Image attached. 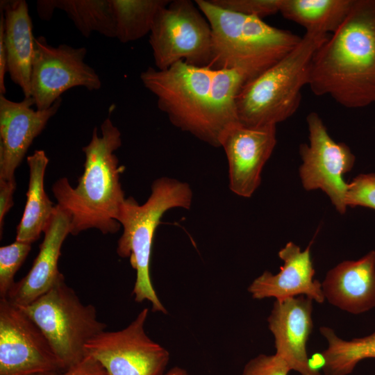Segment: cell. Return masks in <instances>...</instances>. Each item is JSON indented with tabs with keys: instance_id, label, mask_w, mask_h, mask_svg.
Segmentation results:
<instances>
[{
	"instance_id": "6",
	"label": "cell",
	"mask_w": 375,
	"mask_h": 375,
	"mask_svg": "<svg viewBox=\"0 0 375 375\" xmlns=\"http://www.w3.org/2000/svg\"><path fill=\"white\" fill-rule=\"evenodd\" d=\"M140 79L174 126L214 147H221L222 133L210 97V68L178 61L166 69L149 67Z\"/></svg>"
},
{
	"instance_id": "9",
	"label": "cell",
	"mask_w": 375,
	"mask_h": 375,
	"mask_svg": "<svg viewBox=\"0 0 375 375\" xmlns=\"http://www.w3.org/2000/svg\"><path fill=\"white\" fill-rule=\"evenodd\" d=\"M306 122L309 144L299 146L301 184L307 191L322 190L336 210L344 215L347 209L348 183L343 176L352 169L356 157L344 142H338L331 137L318 113L310 112Z\"/></svg>"
},
{
	"instance_id": "21",
	"label": "cell",
	"mask_w": 375,
	"mask_h": 375,
	"mask_svg": "<svg viewBox=\"0 0 375 375\" xmlns=\"http://www.w3.org/2000/svg\"><path fill=\"white\" fill-rule=\"evenodd\" d=\"M39 17L49 20L56 9L67 14L85 38L93 32L116 38L115 19L111 0H38Z\"/></svg>"
},
{
	"instance_id": "10",
	"label": "cell",
	"mask_w": 375,
	"mask_h": 375,
	"mask_svg": "<svg viewBox=\"0 0 375 375\" xmlns=\"http://www.w3.org/2000/svg\"><path fill=\"white\" fill-rule=\"evenodd\" d=\"M87 49L66 44H49L35 37L31 76V97L38 110L49 108L62 93L75 87L90 91L101 87V79L84 59Z\"/></svg>"
},
{
	"instance_id": "5",
	"label": "cell",
	"mask_w": 375,
	"mask_h": 375,
	"mask_svg": "<svg viewBox=\"0 0 375 375\" xmlns=\"http://www.w3.org/2000/svg\"><path fill=\"white\" fill-rule=\"evenodd\" d=\"M328 35L306 32L297 47L253 79L237 97L240 122L247 126L276 125L298 110L301 90L308 85L311 62Z\"/></svg>"
},
{
	"instance_id": "34",
	"label": "cell",
	"mask_w": 375,
	"mask_h": 375,
	"mask_svg": "<svg viewBox=\"0 0 375 375\" xmlns=\"http://www.w3.org/2000/svg\"><path fill=\"white\" fill-rule=\"evenodd\" d=\"M60 373L58 372H44V373H37V374H28V375H59Z\"/></svg>"
},
{
	"instance_id": "13",
	"label": "cell",
	"mask_w": 375,
	"mask_h": 375,
	"mask_svg": "<svg viewBox=\"0 0 375 375\" xmlns=\"http://www.w3.org/2000/svg\"><path fill=\"white\" fill-rule=\"evenodd\" d=\"M276 125L231 127L221 141L228 161L229 188L250 198L261 183L262 169L276 147Z\"/></svg>"
},
{
	"instance_id": "2",
	"label": "cell",
	"mask_w": 375,
	"mask_h": 375,
	"mask_svg": "<svg viewBox=\"0 0 375 375\" xmlns=\"http://www.w3.org/2000/svg\"><path fill=\"white\" fill-rule=\"evenodd\" d=\"M101 135L94 127L90 142L82 148L84 171L73 188L65 177L52 186L57 204L71 217V234L89 228L115 233L121 226L117 215L125 200L120 183L123 167L115 152L122 145V135L108 117L101 124Z\"/></svg>"
},
{
	"instance_id": "8",
	"label": "cell",
	"mask_w": 375,
	"mask_h": 375,
	"mask_svg": "<svg viewBox=\"0 0 375 375\" xmlns=\"http://www.w3.org/2000/svg\"><path fill=\"white\" fill-rule=\"evenodd\" d=\"M149 44L158 69L178 61L208 67L212 57V30L195 1L174 0L158 12Z\"/></svg>"
},
{
	"instance_id": "25",
	"label": "cell",
	"mask_w": 375,
	"mask_h": 375,
	"mask_svg": "<svg viewBox=\"0 0 375 375\" xmlns=\"http://www.w3.org/2000/svg\"><path fill=\"white\" fill-rule=\"evenodd\" d=\"M244 83V78L234 69H211L212 106L222 137L228 129L240 123L237 110V97Z\"/></svg>"
},
{
	"instance_id": "1",
	"label": "cell",
	"mask_w": 375,
	"mask_h": 375,
	"mask_svg": "<svg viewBox=\"0 0 375 375\" xmlns=\"http://www.w3.org/2000/svg\"><path fill=\"white\" fill-rule=\"evenodd\" d=\"M308 86L347 108L375 103V0H355L342 24L315 51Z\"/></svg>"
},
{
	"instance_id": "12",
	"label": "cell",
	"mask_w": 375,
	"mask_h": 375,
	"mask_svg": "<svg viewBox=\"0 0 375 375\" xmlns=\"http://www.w3.org/2000/svg\"><path fill=\"white\" fill-rule=\"evenodd\" d=\"M65 366L38 326L19 306L0 299V375L60 372Z\"/></svg>"
},
{
	"instance_id": "23",
	"label": "cell",
	"mask_w": 375,
	"mask_h": 375,
	"mask_svg": "<svg viewBox=\"0 0 375 375\" xmlns=\"http://www.w3.org/2000/svg\"><path fill=\"white\" fill-rule=\"evenodd\" d=\"M319 332L328 343L321 353L324 375H349L359 362L375 358V331L350 340L338 337L328 326H321Z\"/></svg>"
},
{
	"instance_id": "11",
	"label": "cell",
	"mask_w": 375,
	"mask_h": 375,
	"mask_svg": "<svg viewBox=\"0 0 375 375\" xmlns=\"http://www.w3.org/2000/svg\"><path fill=\"white\" fill-rule=\"evenodd\" d=\"M149 309L143 308L126 327L104 331L85 347L109 375H162L169 360L167 350L146 333Z\"/></svg>"
},
{
	"instance_id": "20",
	"label": "cell",
	"mask_w": 375,
	"mask_h": 375,
	"mask_svg": "<svg viewBox=\"0 0 375 375\" xmlns=\"http://www.w3.org/2000/svg\"><path fill=\"white\" fill-rule=\"evenodd\" d=\"M26 161L29 167L28 188L15 240L32 244L44 232L56 205L53 206L44 191V174L49 163L44 151L35 150L27 157Z\"/></svg>"
},
{
	"instance_id": "29",
	"label": "cell",
	"mask_w": 375,
	"mask_h": 375,
	"mask_svg": "<svg viewBox=\"0 0 375 375\" xmlns=\"http://www.w3.org/2000/svg\"><path fill=\"white\" fill-rule=\"evenodd\" d=\"M290 371L287 363L276 354H260L245 365L242 375H288Z\"/></svg>"
},
{
	"instance_id": "33",
	"label": "cell",
	"mask_w": 375,
	"mask_h": 375,
	"mask_svg": "<svg viewBox=\"0 0 375 375\" xmlns=\"http://www.w3.org/2000/svg\"><path fill=\"white\" fill-rule=\"evenodd\" d=\"M162 375H190L184 369L174 367Z\"/></svg>"
},
{
	"instance_id": "30",
	"label": "cell",
	"mask_w": 375,
	"mask_h": 375,
	"mask_svg": "<svg viewBox=\"0 0 375 375\" xmlns=\"http://www.w3.org/2000/svg\"><path fill=\"white\" fill-rule=\"evenodd\" d=\"M59 375H109L103 365L92 356H86L78 363L64 370Z\"/></svg>"
},
{
	"instance_id": "24",
	"label": "cell",
	"mask_w": 375,
	"mask_h": 375,
	"mask_svg": "<svg viewBox=\"0 0 375 375\" xmlns=\"http://www.w3.org/2000/svg\"><path fill=\"white\" fill-rule=\"evenodd\" d=\"M169 0H111L116 38L122 43L133 42L150 33L158 12Z\"/></svg>"
},
{
	"instance_id": "26",
	"label": "cell",
	"mask_w": 375,
	"mask_h": 375,
	"mask_svg": "<svg viewBox=\"0 0 375 375\" xmlns=\"http://www.w3.org/2000/svg\"><path fill=\"white\" fill-rule=\"evenodd\" d=\"M31 249V244L15 240L0 247V297L6 298L15 284L17 270L26 260Z\"/></svg>"
},
{
	"instance_id": "4",
	"label": "cell",
	"mask_w": 375,
	"mask_h": 375,
	"mask_svg": "<svg viewBox=\"0 0 375 375\" xmlns=\"http://www.w3.org/2000/svg\"><path fill=\"white\" fill-rule=\"evenodd\" d=\"M192 197L188 183L162 176L152 183L150 196L145 203L140 205L133 197H129L120 206L117 219L123 227V233L117 242V253L122 258H129L136 272L132 292L135 301H149L153 312H167L154 290L150 276L156 229L167 210L175 208L189 209Z\"/></svg>"
},
{
	"instance_id": "27",
	"label": "cell",
	"mask_w": 375,
	"mask_h": 375,
	"mask_svg": "<svg viewBox=\"0 0 375 375\" xmlns=\"http://www.w3.org/2000/svg\"><path fill=\"white\" fill-rule=\"evenodd\" d=\"M221 8L262 19L280 11L281 0H209Z\"/></svg>"
},
{
	"instance_id": "17",
	"label": "cell",
	"mask_w": 375,
	"mask_h": 375,
	"mask_svg": "<svg viewBox=\"0 0 375 375\" xmlns=\"http://www.w3.org/2000/svg\"><path fill=\"white\" fill-rule=\"evenodd\" d=\"M71 217L58 204L44 231V239L33 265L15 282L7 299L17 306H25L47 292L63 276L58 269L62 245L71 234Z\"/></svg>"
},
{
	"instance_id": "3",
	"label": "cell",
	"mask_w": 375,
	"mask_h": 375,
	"mask_svg": "<svg viewBox=\"0 0 375 375\" xmlns=\"http://www.w3.org/2000/svg\"><path fill=\"white\" fill-rule=\"evenodd\" d=\"M194 1L212 30V57L208 67L234 69L245 83L284 58L301 40L262 19L221 8L209 0Z\"/></svg>"
},
{
	"instance_id": "14",
	"label": "cell",
	"mask_w": 375,
	"mask_h": 375,
	"mask_svg": "<svg viewBox=\"0 0 375 375\" xmlns=\"http://www.w3.org/2000/svg\"><path fill=\"white\" fill-rule=\"evenodd\" d=\"M61 103L60 98L47 110H34L31 97L17 102L0 94V179L15 180L16 169Z\"/></svg>"
},
{
	"instance_id": "32",
	"label": "cell",
	"mask_w": 375,
	"mask_h": 375,
	"mask_svg": "<svg viewBox=\"0 0 375 375\" xmlns=\"http://www.w3.org/2000/svg\"><path fill=\"white\" fill-rule=\"evenodd\" d=\"M7 72V58L3 41V17L0 18V94H5V75Z\"/></svg>"
},
{
	"instance_id": "31",
	"label": "cell",
	"mask_w": 375,
	"mask_h": 375,
	"mask_svg": "<svg viewBox=\"0 0 375 375\" xmlns=\"http://www.w3.org/2000/svg\"><path fill=\"white\" fill-rule=\"evenodd\" d=\"M16 181L0 179V236L2 237L4 217L14 204L13 194Z\"/></svg>"
},
{
	"instance_id": "19",
	"label": "cell",
	"mask_w": 375,
	"mask_h": 375,
	"mask_svg": "<svg viewBox=\"0 0 375 375\" xmlns=\"http://www.w3.org/2000/svg\"><path fill=\"white\" fill-rule=\"evenodd\" d=\"M0 8L3 17L7 72L12 81L21 88L24 98H29L35 37L28 4L24 0H3Z\"/></svg>"
},
{
	"instance_id": "16",
	"label": "cell",
	"mask_w": 375,
	"mask_h": 375,
	"mask_svg": "<svg viewBox=\"0 0 375 375\" xmlns=\"http://www.w3.org/2000/svg\"><path fill=\"white\" fill-rule=\"evenodd\" d=\"M301 248L292 242H288L278 251L283 261L280 271L274 274L265 271L248 287V291L255 299L274 297L284 300L300 295L306 296L317 303L325 301L322 283L313 279L315 271L311 258V245Z\"/></svg>"
},
{
	"instance_id": "15",
	"label": "cell",
	"mask_w": 375,
	"mask_h": 375,
	"mask_svg": "<svg viewBox=\"0 0 375 375\" xmlns=\"http://www.w3.org/2000/svg\"><path fill=\"white\" fill-rule=\"evenodd\" d=\"M312 301L304 295L276 300L267 318L275 354L301 375H321L311 365L306 349L313 327Z\"/></svg>"
},
{
	"instance_id": "7",
	"label": "cell",
	"mask_w": 375,
	"mask_h": 375,
	"mask_svg": "<svg viewBox=\"0 0 375 375\" xmlns=\"http://www.w3.org/2000/svg\"><path fill=\"white\" fill-rule=\"evenodd\" d=\"M19 307L43 332L65 369L83 360L86 344L106 328L95 307L84 304L64 276L38 299Z\"/></svg>"
},
{
	"instance_id": "28",
	"label": "cell",
	"mask_w": 375,
	"mask_h": 375,
	"mask_svg": "<svg viewBox=\"0 0 375 375\" xmlns=\"http://www.w3.org/2000/svg\"><path fill=\"white\" fill-rule=\"evenodd\" d=\"M347 208L357 206L375 210V173L360 174L348 183Z\"/></svg>"
},
{
	"instance_id": "18",
	"label": "cell",
	"mask_w": 375,
	"mask_h": 375,
	"mask_svg": "<svg viewBox=\"0 0 375 375\" xmlns=\"http://www.w3.org/2000/svg\"><path fill=\"white\" fill-rule=\"evenodd\" d=\"M322 291L331 305L353 315L375 308V250L328 271Z\"/></svg>"
},
{
	"instance_id": "22",
	"label": "cell",
	"mask_w": 375,
	"mask_h": 375,
	"mask_svg": "<svg viewBox=\"0 0 375 375\" xmlns=\"http://www.w3.org/2000/svg\"><path fill=\"white\" fill-rule=\"evenodd\" d=\"M355 0H281L279 12L306 32L328 35L344 22Z\"/></svg>"
}]
</instances>
